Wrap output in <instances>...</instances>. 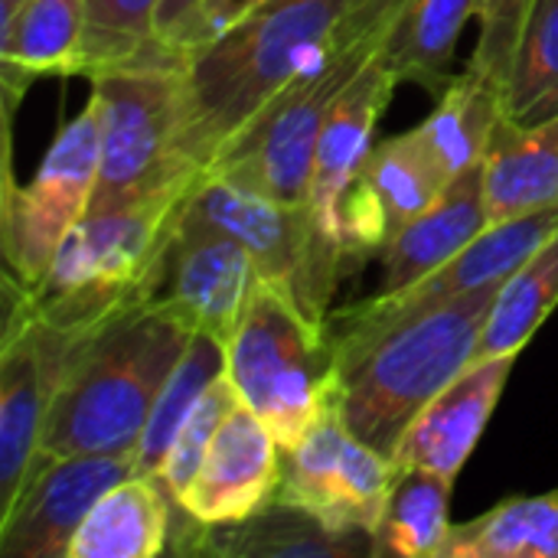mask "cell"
<instances>
[{
	"label": "cell",
	"mask_w": 558,
	"mask_h": 558,
	"mask_svg": "<svg viewBox=\"0 0 558 558\" xmlns=\"http://www.w3.org/2000/svg\"><path fill=\"white\" fill-rule=\"evenodd\" d=\"M497 288L412 307L379 324H337V412L347 428L396 461L418 412L477 360Z\"/></svg>",
	"instance_id": "1"
},
{
	"label": "cell",
	"mask_w": 558,
	"mask_h": 558,
	"mask_svg": "<svg viewBox=\"0 0 558 558\" xmlns=\"http://www.w3.org/2000/svg\"><path fill=\"white\" fill-rule=\"evenodd\" d=\"M350 0H262L186 59L183 154L206 173L229 141L340 43Z\"/></svg>",
	"instance_id": "2"
},
{
	"label": "cell",
	"mask_w": 558,
	"mask_h": 558,
	"mask_svg": "<svg viewBox=\"0 0 558 558\" xmlns=\"http://www.w3.org/2000/svg\"><path fill=\"white\" fill-rule=\"evenodd\" d=\"M190 340L193 330L154 304L128 307L75 337L56 379L39 454L137 451L154 399Z\"/></svg>",
	"instance_id": "3"
},
{
	"label": "cell",
	"mask_w": 558,
	"mask_h": 558,
	"mask_svg": "<svg viewBox=\"0 0 558 558\" xmlns=\"http://www.w3.org/2000/svg\"><path fill=\"white\" fill-rule=\"evenodd\" d=\"M193 186L131 199L78 219L43 281L29 288L33 314L75 340L108 317L144 304L160 248Z\"/></svg>",
	"instance_id": "4"
},
{
	"label": "cell",
	"mask_w": 558,
	"mask_h": 558,
	"mask_svg": "<svg viewBox=\"0 0 558 558\" xmlns=\"http://www.w3.org/2000/svg\"><path fill=\"white\" fill-rule=\"evenodd\" d=\"M186 59L170 52L88 78L101 131L98 183L88 213L167 190H190L203 177L183 154Z\"/></svg>",
	"instance_id": "5"
},
{
	"label": "cell",
	"mask_w": 558,
	"mask_h": 558,
	"mask_svg": "<svg viewBox=\"0 0 558 558\" xmlns=\"http://www.w3.org/2000/svg\"><path fill=\"white\" fill-rule=\"evenodd\" d=\"M226 373L281 451L294 448L337 402V350L330 327L314 324L288 294L255 278L226 343Z\"/></svg>",
	"instance_id": "6"
},
{
	"label": "cell",
	"mask_w": 558,
	"mask_h": 558,
	"mask_svg": "<svg viewBox=\"0 0 558 558\" xmlns=\"http://www.w3.org/2000/svg\"><path fill=\"white\" fill-rule=\"evenodd\" d=\"M186 209L242 242L255 278L288 294L314 324L330 327L327 307L347 255L311 209L278 203L222 170H206L196 180Z\"/></svg>",
	"instance_id": "7"
},
{
	"label": "cell",
	"mask_w": 558,
	"mask_h": 558,
	"mask_svg": "<svg viewBox=\"0 0 558 558\" xmlns=\"http://www.w3.org/2000/svg\"><path fill=\"white\" fill-rule=\"evenodd\" d=\"M379 43L337 46L317 69L278 92L216 157L209 170L239 177L265 196L311 209V180L320 131L330 108L356 72L373 59Z\"/></svg>",
	"instance_id": "8"
},
{
	"label": "cell",
	"mask_w": 558,
	"mask_h": 558,
	"mask_svg": "<svg viewBox=\"0 0 558 558\" xmlns=\"http://www.w3.org/2000/svg\"><path fill=\"white\" fill-rule=\"evenodd\" d=\"M101 160L98 105L88 98L85 111L72 118L46 150L36 177L20 186L13 180L10 160L3 177L0 206V245L7 271L36 288L49 271L69 229L85 219Z\"/></svg>",
	"instance_id": "9"
},
{
	"label": "cell",
	"mask_w": 558,
	"mask_h": 558,
	"mask_svg": "<svg viewBox=\"0 0 558 558\" xmlns=\"http://www.w3.org/2000/svg\"><path fill=\"white\" fill-rule=\"evenodd\" d=\"M3 340H0V517L13 507L43 441L46 412L72 337L33 314L29 288L3 275Z\"/></svg>",
	"instance_id": "10"
},
{
	"label": "cell",
	"mask_w": 558,
	"mask_h": 558,
	"mask_svg": "<svg viewBox=\"0 0 558 558\" xmlns=\"http://www.w3.org/2000/svg\"><path fill=\"white\" fill-rule=\"evenodd\" d=\"M252 281L255 268L245 245L190 213L183 203L154 265L144 304L173 314L193 333L229 343Z\"/></svg>",
	"instance_id": "11"
},
{
	"label": "cell",
	"mask_w": 558,
	"mask_h": 558,
	"mask_svg": "<svg viewBox=\"0 0 558 558\" xmlns=\"http://www.w3.org/2000/svg\"><path fill=\"white\" fill-rule=\"evenodd\" d=\"M137 474V454H36L13 507L0 517L3 558H69L92 507Z\"/></svg>",
	"instance_id": "12"
},
{
	"label": "cell",
	"mask_w": 558,
	"mask_h": 558,
	"mask_svg": "<svg viewBox=\"0 0 558 558\" xmlns=\"http://www.w3.org/2000/svg\"><path fill=\"white\" fill-rule=\"evenodd\" d=\"M451 183L422 131L373 144L360 177L340 206V235L347 262L383 255L392 235L422 216Z\"/></svg>",
	"instance_id": "13"
},
{
	"label": "cell",
	"mask_w": 558,
	"mask_h": 558,
	"mask_svg": "<svg viewBox=\"0 0 558 558\" xmlns=\"http://www.w3.org/2000/svg\"><path fill=\"white\" fill-rule=\"evenodd\" d=\"M558 229V203L523 213L504 222H490L468 248H461L451 262H445L438 271L422 278L418 284L399 291V294H373L369 301L350 304L327 324H379L389 317H399L422 304H438L468 291L504 284L517 268L526 265V258Z\"/></svg>",
	"instance_id": "14"
},
{
	"label": "cell",
	"mask_w": 558,
	"mask_h": 558,
	"mask_svg": "<svg viewBox=\"0 0 558 558\" xmlns=\"http://www.w3.org/2000/svg\"><path fill=\"white\" fill-rule=\"evenodd\" d=\"M278 484L281 445L265 418L239 402L177 504L199 523H239L268 507Z\"/></svg>",
	"instance_id": "15"
},
{
	"label": "cell",
	"mask_w": 558,
	"mask_h": 558,
	"mask_svg": "<svg viewBox=\"0 0 558 558\" xmlns=\"http://www.w3.org/2000/svg\"><path fill=\"white\" fill-rule=\"evenodd\" d=\"M177 556L229 558H356L373 556V536H340L307 510L281 500L239 523H199L173 504L170 549Z\"/></svg>",
	"instance_id": "16"
},
{
	"label": "cell",
	"mask_w": 558,
	"mask_h": 558,
	"mask_svg": "<svg viewBox=\"0 0 558 558\" xmlns=\"http://www.w3.org/2000/svg\"><path fill=\"white\" fill-rule=\"evenodd\" d=\"M517 356H487L474 360L461 376H454L409 425L399 441L396 464L425 468L441 477H458L468 458L474 454L504 389L513 373Z\"/></svg>",
	"instance_id": "17"
},
{
	"label": "cell",
	"mask_w": 558,
	"mask_h": 558,
	"mask_svg": "<svg viewBox=\"0 0 558 558\" xmlns=\"http://www.w3.org/2000/svg\"><path fill=\"white\" fill-rule=\"evenodd\" d=\"M396 85H399L396 72H389L373 52V59L343 88V95L330 108V118L320 131V144L314 157V180H311V213L340 248H343V235H340L343 196L360 177L373 150L376 124L383 111L389 108Z\"/></svg>",
	"instance_id": "18"
},
{
	"label": "cell",
	"mask_w": 558,
	"mask_h": 558,
	"mask_svg": "<svg viewBox=\"0 0 558 558\" xmlns=\"http://www.w3.org/2000/svg\"><path fill=\"white\" fill-rule=\"evenodd\" d=\"M490 226L487 196H484V163L464 170L448 183V190L412 222H405L392 242L383 248V284L376 294H399L461 248H468Z\"/></svg>",
	"instance_id": "19"
},
{
	"label": "cell",
	"mask_w": 558,
	"mask_h": 558,
	"mask_svg": "<svg viewBox=\"0 0 558 558\" xmlns=\"http://www.w3.org/2000/svg\"><path fill=\"white\" fill-rule=\"evenodd\" d=\"M484 196L490 222L558 203V114L539 124L500 118L484 157Z\"/></svg>",
	"instance_id": "20"
},
{
	"label": "cell",
	"mask_w": 558,
	"mask_h": 558,
	"mask_svg": "<svg viewBox=\"0 0 558 558\" xmlns=\"http://www.w3.org/2000/svg\"><path fill=\"white\" fill-rule=\"evenodd\" d=\"M85 49V0H29L0 23L7 108L43 75H78Z\"/></svg>",
	"instance_id": "21"
},
{
	"label": "cell",
	"mask_w": 558,
	"mask_h": 558,
	"mask_svg": "<svg viewBox=\"0 0 558 558\" xmlns=\"http://www.w3.org/2000/svg\"><path fill=\"white\" fill-rule=\"evenodd\" d=\"M173 497L157 477L114 484L72 536L69 558H157L170 549Z\"/></svg>",
	"instance_id": "22"
},
{
	"label": "cell",
	"mask_w": 558,
	"mask_h": 558,
	"mask_svg": "<svg viewBox=\"0 0 558 558\" xmlns=\"http://www.w3.org/2000/svg\"><path fill=\"white\" fill-rule=\"evenodd\" d=\"M477 10L481 0H412L383 33L376 56L399 82H418L441 95L454 78L451 62L461 29Z\"/></svg>",
	"instance_id": "23"
},
{
	"label": "cell",
	"mask_w": 558,
	"mask_h": 558,
	"mask_svg": "<svg viewBox=\"0 0 558 558\" xmlns=\"http://www.w3.org/2000/svg\"><path fill=\"white\" fill-rule=\"evenodd\" d=\"M500 118H504L500 82L481 72L477 65H468L461 75H454L445 85L435 111L418 124V131L454 180L464 170L484 163Z\"/></svg>",
	"instance_id": "24"
},
{
	"label": "cell",
	"mask_w": 558,
	"mask_h": 558,
	"mask_svg": "<svg viewBox=\"0 0 558 558\" xmlns=\"http://www.w3.org/2000/svg\"><path fill=\"white\" fill-rule=\"evenodd\" d=\"M350 428L337 412V402L311 425V432L281 451V484L278 497L307 510L327 530L340 536H360L350 526L343 507V451H347ZM369 536V533H366Z\"/></svg>",
	"instance_id": "25"
},
{
	"label": "cell",
	"mask_w": 558,
	"mask_h": 558,
	"mask_svg": "<svg viewBox=\"0 0 558 558\" xmlns=\"http://www.w3.org/2000/svg\"><path fill=\"white\" fill-rule=\"evenodd\" d=\"M454 481L425 468L399 471L373 533V558H441L451 536Z\"/></svg>",
	"instance_id": "26"
},
{
	"label": "cell",
	"mask_w": 558,
	"mask_h": 558,
	"mask_svg": "<svg viewBox=\"0 0 558 558\" xmlns=\"http://www.w3.org/2000/svg\"><path fill=\"white\" fill-rule=\"evenodd\" d=\"M441 558H558V490L507 497L484 517L451 526Z\"/></svg>",
	"instance_id": "27"
},
{
	"label": "cell",
	"mask_w": 558,
	"mask_h": 558,
	"mask_svg": "<svg viewBox=\"0 0 558 558\" xmlns=\"http://www.w3.org/2000/svg\"><path fill=\"white\" fill-rule=\"evenodd\" d=\"M558 307V229L517 268L490 304L477 360L487 356H520L536 330L549 320Z\"/></svg>",
	"instance_id": "28"
},
{
	"label": "cell",
	"mask_w": 558,
	"mask_h": 558,
	"mask_svg": "<svg viewBox=\"0 0 558 558\" xmlns=\"http://www.w3.org/2000/svg\"><path fill=\"white\" fill-rule=\"evenodd\" d=\"M558 114V0H533L504 78V118L539 124Z\"/></svg>",
	"instance_id": "29"
},
{
	"label": "cell",
	"mask_w": 558,
	"mask_h": 558,
	"mask_svg": "<svg viewBox=\"0 0 558 558\" xmlns=\"http://www.w3.org/2000/svg\"><path fill=\"white\" fill-rule=\"evenodd\" d=\"M226 373V343L209 337V333H193L186 353L180 356V363L173 366V373L167 376L163 389L154 399V409L147 415L141 445H137V474L141 477H157L167 451L180 432V425L186 422V415L193 412V405L199 402V396Z\"/></svg>",
	"instance_id": "30"
},
{
	"label": "cell",
	"mask_w": 558,
	"mask_h": 558,
	"mask_svg": "<svg viewBox=\"0 0 558 558\" xmlns=\"http://www.w3.org/2000/svg\"><path fill=\"white\" fill-rule=\"evenodd\" d=\"M157 7L160 0H85V49L78 75L92 78L105 69L177 52L157 36Z\"/></svg>",
	"instance_id": "31"
},
{
	"label": "cell",
	"mask_w": 558,
	"mask_h": 558,
	"mask_svg": "<svg viewBox=\"0 0 558 558\" xmlns=\"http://www.w3.org/2000/svg\"><path fill=\"white\" fill-rule=\"evenodd\" d=\"M242 402V392L235 389V383L229 379V373H222L203 396L199 402L193 405V412L186 415V422L180 425L170 451H167V461L157 474V481L163 484V490L180 500V494L190 487V481L196 477L213 438L219 435L222 422L232 415V409Z\"/></svg>",
	"instance_id": "32"
},
{
	"label": "cell",
	"mask_w": 558,
	"mask_h": 558,
	"mask_svg": "<svg viewBox=\"0 0 558 558\" xmlns=\"http://www.w3.org/2000/svg\"><path fill=\"white\" fill-rule=\"evenodd\" d=\"M530 3L533 0H481V10H477L481 36H477L471 65L487 72L490 78H497L500 88H504L510 56H513L517 39H520Z\"/></svg>",
	"instance_id": "33"
},
{
	"label": "cell",
	"mask_w": 558,
	"mask_h": 558,
	"mask_svg": "<svg viewBox=\"0 0 558 558\" xmlns=\"http://www.w3.org/2000/svg\"><path fill=\"white\" fill-rule=\"evenodd\" d=\"M412 0H350L347 16L337 29L340 46L353 43H379L383 33L392 26V20L409 7Z\"/></svg>",
	"instance_id": "34"
},
{
	"label": "cell",
	"mask_w": 558,
	"mask_h": 558,
	"mask_svg": "<svg viewBox=\"0 0 558 558\" xmlns=\"http://www.w3.org/2000/svg\"><path fill=\"white\" fill-rule=\"evenodd\" d=\"M262 0H213L206 10H203V16L193 23V29L183 36V56H193L196 49H203L206 43H213L219 33H226L242 13H248L252 7H258Z\"/></svg>",
	"instance_id": "35"
},
{
	"label": "cell",
	"mask_w": 558,
	"mask_h": 558,
	"mask_svg": "<svg viewBox=\"0 0 558 558\" xmlns=\"http://www.w3.org/2000/svg\"><path fill=\"white\" fill-rule=\"evenodd\" d=\"M213 0H160L157 7V36L163 46L183 52V36L193 29V23L203 16V10L209 7Z\"/></svg>",
	"instance_id": "36"
},
{
	"label": "cell",
	"mask_w": 558,
	"mask_h": 558,
	"mask_svg": "<svg viewBox=\"0 0 558 558\" xmlns=\"http://www.w3.org/2000/svg\"><path fill=\"white\" fill-rule=\"evenodd\" d=\"M29 0H0V23H7L10 16H16Z\"/></svg>",
	"instance_id": "37"
}]
</instances>
